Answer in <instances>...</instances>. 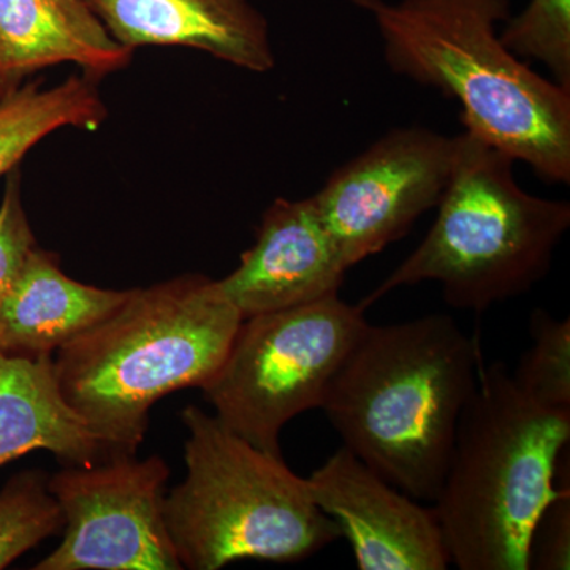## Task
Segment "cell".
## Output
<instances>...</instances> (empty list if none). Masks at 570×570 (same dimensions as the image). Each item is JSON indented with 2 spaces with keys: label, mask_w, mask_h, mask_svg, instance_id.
<instances>
[{
  "label": "cell",
  "mask_w": 570,
  "mask_h": 570,
  "mask_svg": "<svg viewBox=\"0 0 570 570\" xmlns=\"http://www.w3.org/2000/svg\"><path fill=\"white\" fill-rule=\"evenodd\" d=\"M48 479L39 469L22 471L0 491V569L62 531L61 509Z\"/></svg>",
  "instance_id": "obj_17"
},
{
  "label": "cell",
  "mask_w": 570,
  "mask_h": 570,
  "mask_svg": "<svg viewBox=\"0 0 570 570\" xmlns=\"http://www.w3.org/2000/svg\"><path fill=\"white\" fill-rule=\"evenodd\" d=\"M455 149L456 137L401 127L330 175L313 200L348 269L403 238L438 206Z\"/></svg>",
  "instance_id": "obj_9"
},
{
  "label": "cell",
  "mask_w": 570,
  "mask_h": 570,
  "mask_svg": "<svg viewBox=\"0 0 570 570\" xmlns=\"http://www.w3.org/2000/svg\"><path fill=\"white\" fill-rule=\"evenodd\" d=\"M570 569V490L558 489L540 513L528 549V570Z\"/></svg>",
  "instance_id": "obj_21"
},
{
  "label": "cell",
  "mask_w": 570,
  "mask_h": 570,
  "mask_svg": "<svg viewBox=\"0 0 570 570\" xmlns=\"http://www.w3.org/2000/svg\"><path fill=\"white\" fill-rule=\"evenodd\" d=\"M366 324L365 309L340 295L243 318L223 365L202 387L205 401L228 430L283 455L281 431L296 415L321 409Z\"/></svg>",
  "instance_id": "obj_7"
},
{
  "label": "cell",
  "mask_w": 570,
  "mask_h": 570,
  "mask_svg": "<svg viewBox=\"0 0 570 570\" xmlns=\"http://www.w3.org/2000/svg\"><path fill=\"white\" fill-rule=\"evenodd\" d=\"M513 163L466 130L456 135L455 163L436 220L417 249L360 306L366 311L395 288L434 281L449 306L480 314L540 283L570 227V205L521 189Z\"/></svg>",
  "instance_id": "obj_5"
},
{
  "label": "cell",
  "mask_w": 570,
  "mask_h": 570,
  "mask_svg": "<svg viewBox=\"0 0 570 570\" xmlns=\"http://www.w3.org/2000/svg\"><path fill=\"white\" fill-rule=\"evenodd\" d=\"M129 292L71 279L59 255L37 245L0 306V354L52 355L111 316Z\"/></svg>",
  "instance_id": "obj_14"
},
{
  "label": "cell",
  "mask_w": 570,
  "mask_h": 570,
  "mask_svg": "<svg viewBox=\"0 0 570 570\" xmlns=\"http://www.w3.org/2000/svg\"><path fill=\"white\" fill-rule=\"evenodd\" d=\"M570 411L539 406L504 363H480L434 499L450 561L460 570H528L540 513L557 494Z\"/></svg>",
  "instance_id": "obj_4"
},
{
  "label": "cell",
  "mask_w": 570,
  "mask_h": 570,
  "mask_svg": "<svg viewBox=\"0 0 570 570\" xmlns=\"http://www.w3.org/2000/svg\"><path fill=\"white\" fill-rule=\"evenodd\" d=\"M480 363L479 348L445 314L367 322L321 409L344 448L397 490L433 502Z\"/></svg>",
  "instance_id": "obj_1"
},
{
  "label": "cell",
  "mask_w": 570,
  "mask_h": 570,
  "mask_svg": "<svg viewBox=\"0 0 570 570\" xmlns=\"http://www.w3.org/2000/svg\"><path fill=\"white\" fill-rule=\"evenodd\" d=\"M47 450L62 466L110 455L59 387L55 356L0 354V466Z\"/></svg>",
  "instance_id": "obj_15"
},
{
  "label": "cell",
  "mask_w": 570,
  "mask_h": 570,
  "mask_svg": "<svg viewBox=\"0 0 570 570\" xmlns=\"http://www.w3.org/2000/svg\"><path fill=\"white\" fill-rule=\"evenodd\" d=\"M129 50L184 47L255 73L275 69L268 22L249 0H86Z\"/></svg>",
  "instance_id": "obj_12"
},
{
  "label": "cell",
  "mask_w": 570,
  "mask_h": 570,
  "mask_svg": "<svg viewBox=\"0 0 570 570\" xmlns=\"http://www.w3.org/2000/svg\"><path fill=\"white\" fill-rule=\"evenodd\" d=\"M347 272L313 197L277 198L262 216L253 247L219 284L249 318L337 295Z\"/></svg>",
  "instance_id": "obj_11"
},
{
  "label": "cell",
  "mask_w": 570,
  "mask_h": 570,
  "mask_svg": "<svg viewBox=\"0 0 570 570\" xmlns=\"http://www.w3.org/2000/svg\"><path fill=\"white\" fill-rule=\"evenodd\" d=\"M517 58L542 62L570 91V0H531L499 33Z\"/></svg>",
  "instance_id": "obj_19"
},
{
  "label": "cell",
  "mask_w": 570,
  "mask_h": 570,
  "mask_svg": "<svg viewBox=\"0 0 570 570\" xmlns=\"http://www.w3.org/2000/svg\"><path fill=\"white\" fill-rule=\"evenodd\" d=\"M376 22L390 70L459 102L466 132L570 183V91L504 47L509 0H348Z\"/></svg>",
  "instance_id": "obj_2"
},
{
  "label": "cell",
  "mask_w": 570,
  "mask_h": 570,
  "mask_svg": "<svg viewBox=\"0 0 570 570\" xmlns=\"http://www.w3.org/2000/svg\"><path fill=\"white\" fill-rule=\"evenodd\" d=\"M306 482L314 502L351 543L360 570L452 564L434 509L397 490L344 445Z\"/></svg>",
  "instance_id": "obj_10"
},
{
  "label": "cell",
  "mask_w": 570,
  "mask_h": 570,
  "mask_svg": "<svg viewBox=\"0 0 570 570\" xmlns=\"http://www.w3.org/2000/svg\"><path fill=\"white\" fill-rule=\"evenodd\" d=\"M36 246L37 239L22 205L21 171L17 167L7 174L0 204V306Z\"/></svg>",
  "instance_id": "obj_20"
},
{
  "label": "cell",
  "mask_w": 570,
  "mask_h": 570,
  "mask_svg": "<svg viewBox=\"0 0 570 570\" xmlns=\"http://www.w3.org/2000/svg\"><path fill=\"white\" fill-rule=\"evenodd\" d=\"M132 58L86 0H0V100L48 67L75 63L99 81Z\"/></svg>",
  "instance_id": "obj_13"
},
{
  "label": "cell",
  "mask_w": 570,
  "mask_h": 570,
  "mask_svg": "<svg viewBox=\"0 0 570 570\" xmlns=\"http://www.w3.org/2000/svg\"><path fill=\"white\" fill-rule=\"evenodd\" d=\"M532 344L521 356L517 387L539 406L570 411V321L534 309L530 321Z\"/></svg>",
  "instance_id": "obj_18"
},
{
  "label": "cell",
  "mask_w": 570,
  "mask_h": 570,
  "mask_svg": "<svg viewBox=\"0 0 570 570\" xmlns=\"http://www.w3.org/2000/svg\"><path fill=\"white\" fill-rule=\"evenodd\" d=\"M168 479L159 455L110 453L88 466H62L48 489L61 509L63 538L33 569H183L165 521Z\"/></svg>",
  "instance_id": "obj_8"
},
{
  "label": "cell",
  "mask_w": 570,
  "mask_h": 570,
  "mask_svg": "<svg viewBox=\"0 0 570 570\" xmlns=\"http://www.w3.org/2000/svg\"><path fill=\"white\" fill-rule=\"evenodd\" d=\"M187 474L165 494V521L183 569L242 560L296 562L343 532L283 455L255 448L198 406L181 411Z\"/></svg>",
  "instance_id": "obj_6"
},
{
  "label": "cell",
  "mask_w": 570,
  "mask_h": 570,
  "mask_svg": "<svg viewBox=\"0 0 570 570\" xmlns=\"http://www.w3.org/2000/svg\"><path fill=\"white\" fill-rule=\"evenodd\" d=\"M242 321L208 276L132 288L111 316L56 352L59 387L108 453H137L154 404L204 387Z\"/></svg>",
  "instance_id": "obj_3"
},
{
  "label": "cell",
  "mask_w": 570,
  "mask_h": 570,
  "mask_svg": "<svg viewBox=\"0 0 570 570\" xmlns=\"http://www.w3.org/2000/svg\"><path fill=\"white\" fill-rule=\"evenodd\" d=\"M97 82L89 75H71L56 88L45 89L43 80H33L0 100V176L63 127L99 129L107 121L108 108Z\"/></svg>",
  "instance_id": "obj_16"
}]
</instances>
